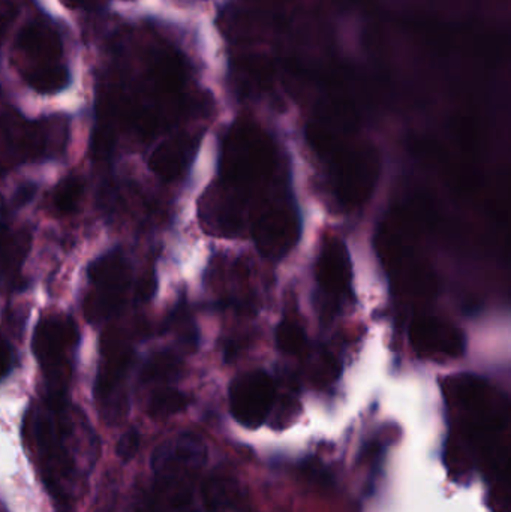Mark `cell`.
Listing matches in <instances>:
<instances>
[{"instance_id": "obj_19", "label": "cell", "mask_w": 511, "mask_h": 512, "mask_svg": "<svg viewBox=\"0 0 511 512\" xmlns=\"http://www.w3.org/2000/svg\"><path fill=\"white\" fill-rule=\"evenodd\" d=\"M84 195V180L80 176L65 177L53 191V206L62 215H71L80 206Z\"/></svg>"}, {"instance_id": "obj_7", "label": "cell", "mask_w": 511, "mask_h": 512, "mask_svg": "<svg viewBox=\"0 0 511 512\" xmlns=\"http://www.w3.org/2000/svg\"><path fill=\"white\" fill-rule=\"evenodd\" d=\"M275 396L272 378L263 370L240 375L230 388L231 414L246 429H258L269 418Z\"/></svg>"}, {"instance_id": "obj_2", "label": "cell", "mask_w": 511, "mask_h": 512, "mask_svg": "<svg viewBox=\"0 0 511 512\" xmlns=\"http://www.w3.org/2000/svg\"><path fill=\"white\" fill-rule=\"evenodd\" d=\"M206 460V445L192 433L159 445L152 457V483L135 512H200V475Z\"/></svg>"}, {"instance_id": "obj_12", "label": "cell", "mask_w": 511, "mask_h": 512, "mask_svg": "<svg viewBox=\"0 0 511 512\" xmlns=\"http://www.w3.org/2000/svg\"><path fill=\"white\" fill-rule=\"evenodd\" d=\"M200 501L209 512H236L242 508L245 495L236 477L219 471L200 484Z\"/></svg>"}, {"instance_id": "obj_1", "label": "cell", "mask_w": 511, "mask_h": 512, "mask_svg": "<svg viewBox=\"0 0 511 512\" xmlns=\"http://www.w3.org/2000/svg\"><path fill=\"white\" fill-rule=\"evenodd\" d=\"M26 438L48 492L60 505L69 507L77 489L78 462L68 400L45 397L33 406L27 412Z\"/></svg>"}, {"instance_id": "obj_22", "label": "cell", "mask_w": 511, "mask_h": 512, "mask_svg": "<svg viewBox=\"0 0 511 512\" xmlns=\"http://www.w3.org/2000/svg\"><path fill=\"white\" fill-rule=\"evenodd\" d=\"M12 363H14V354H12L11 346L5 340L0 339V378L9 373Z\"/></svg>"}, {"instance_id": "obj_9", "label": "cell", "mask_w": 511, "mask_h": 512, "mask_svg": "<svg viewBox=\"0 0 511 512\" xmlns=\"http://www.w3.org/2000/svg\"><path fill=\"white\" fill-rule=\"evenodd\" d=\"M411 342L422 354L456 357L464 351L462 334L453 325L435 318H419L411 325Z\"/></svg>"}, {"instance_id": "obj_20", "label": "cell", "mask_w": 511, "mask_h": 512, "mask_svg": "<svg viewBox=\"0 0 511 512\" xmlns=\"http://www.w3.org/2000/svg\"><path fill=\"white\" fill-rule=\"evenodd\" d=\"M276 343L285 354L296 355L303 351L306 345L305 331L299 322L285 319L276 331Z\"/></svg>"}, {"instance_id": "obj_10", "label": "cell", "mask_w": 511, "mask_h": 512, "mask_svg": "<svg viewBox=\"0 0 511 512\" xmlns=\"http://www.w3.org/2000/svg\"><path fill=\"white\" fill-rule=\"evenodd\" d=\"M201 219L212 231L231 233L240 224V203L237 189L227 183L213 186L201 201Z\"/></svg>"}, {"instance_id": "obj_24", "label": "cell", "mask_w": 511, "mask_h": 512, "mask_svg": "<svg viewBox=\"0 0 511 512\" xmlns=\"http://www.w3.org/2000/svg\"><path fill=\"white\" fill-rule=\"evenodd\" d=\"M15 11L12 8L0 9V42L5 38L6 32H8L9 24L14 20Z\"/></svg>"}, {"instance_id": "obj_17", "label": "cell", "mask_w": 511, "mask_h": 512, "mask_svg": "<svg viewBox=\"0 0 511 512\" xmlns=\"http://www.w3.org/2000/svg\"><path fill=\"white\" fill-rule=\"evenodd\" d=\"M180 373V360L168 351L155 352L144 364L141 378L146 384H168Z\"/></svg>"}, {"instance_id": "obj_5", "label": "cell", "mask_w": 511, "mask_h": 512, "mask_svg": "<svg viewBox=\"0 0 511 512\" xmlns=\"http://www.w3.org/2000/svg\"><path fill=\"white\" fill-rule=\"evenodd\" d=\"M92 291L84 303V313L92 324H101L119 312L131 285V264L120 249L99 256L90 264Z\"/></svg>"}, {"instance_id": "obj_21", "label": "cell", "mask_w": 511, "mask_h": 512, "mask_svg": "<svg viewBox=\"0 0 511 512\" xmlns=\"http://www.w3.org/2000/svg\"><path fill=\"white\" fill-rule=\"evenodd\" d=\"M138 448H140V433L135 429L129 430L120 438L119 445H117V456L123 462H129L138 453Z\"/></svg>"}, {"instance_id": "obj_11", "label": "cell", "mask_w": 511, "mask_h": 512, "mask_svg": "<svg viewBox=\"0 0 511 512\" xmlns=\"http://www.w3.org/2000/svg\"><path fill=\"white\" fill-rule=\"evenodd\" d=\"M317 277L318 283L327 294H342L350 286V255L339 240H329L323 246V251L318 256Z\"/></svg>"}, {"instance_id": "obj_18", "label": "cell", "mask_w": 511, "mask_h": 512, "mask_svg": "<svg viewBox=\"0 0 511 512\" xmlns=\"http://www.w3.org/2000/svg\"><path fill=\"white\" fill-rule=\"evenodd\" d=\"M189 400L182 391L171 387H161L150 396L147 411L153 418H168L179 414L188 406Z\"/></svg>"}, {"instance_id": "obj_8", "label": "cell", "mask_w": 511, "mask_h": 512, "mask_svg": "<svg viewBox=\"0 0 511 512\" xmlns=\"http://www.w3.org/2000/svg\"><path fill=\"white\" fill-rule=\"evenodd\" d=\"M252 227L258 249L273 258L287 254L299 236L296 213L281 204H266Z\"/></svg>"}, {"instance_id": "obj_16", "label": "cell", "mask_w": 511, "mask_h": 512, "mask_svg": "<svg viewBox=\"0 0 511 512\" xmlns=\"http://www.w3.org/2000/svg\"><path fill=\"white\" fill-rule=\"evenodd\" d=\"M24 80L35 92L41 95H54L69 84V72L65 66L57 63L35 65L27 69Z\"/></svg>"}, {"instance_id": "obj_14", "label": "cell", "mask_w": 511, "mask_h": 512, "mask_svg": "<svg viewBox=\"0 0 511 512\" xmlns=\"http://www.w3.org/2000/svg\"><path fill=\"white\" fill-rule=\"evenodd\" d=\"M17 47L24 56L39 62V65L56 63L62 54V41L56 30L42 23L24 27L18 35Z\"/></svg>"}, {"instance_id": "obj_6", "label": "cell", "mask_w": 511, "mask_h": 512, "mask_svg": "<svg viewBox=\"0 0 511 512\" xmlns=\"http://www.w3.org/2000/svg\"><path fill=\"white\" fill-rule=\"evenodd\" d=\"M131 355V346L119 330L107 331L102 336L95 396L107 420L117 421L125 414V379Z\"/></svg>"}, {"instance_id": "obj_4", "label": "cell", "mask_w": 511, "mask_h": 512, "mask_svg": "<svg viewBox=\"0 0 511 512\" xmlns=\"http://www.w3.org/2000/svg\"><path fill=\"white\" fill-rule=\"evenodd\" d=\"M273 147L270 141L251 126L237 129L228 137L222 155L224 183L231 188H248L266 179L273 170Z\"/></svg>"}, {"instance_id": "obj_15", "label": "cell", "mask_w": 511, "mask_h": 512, "mask_svg": "<svg viewBox=\"0 0 511 512\" xmlns=\"http://www.w3.org/2000/svg\"><path fill=\"white\" fill-rule=\"evenodd\" d=\"M150 78L156 92L164 98L179 95L185 83V68L176 54L165 53L159 56L150 69Z\"/></svg>"}, {"instance_id": "obj_13", "label": "cell", "mask_w": 511, "mask_h": 512, "mask_svg": "<svg viewBox=\"0 0 511 512\" xmlns=\"http://www.w3.org/2000/svg\"><path fill=\"white\" fill-rule=\"evenodd\" d=\"M195 144L191 138L180 135L156 147L149 159V167L156 176L171 182L182 176L194 155Z\"/></svg>"}, {"instance_id": "obj_3", "label": "cell", "mask_w": 511, "mask_h": 512, "mask_svg": "<svg viewBox=\"0 0 511 512\" xmlns=\"http://www.w3.org/2000/svg\"><path fill=\"white\" fill-rule=\"evenodd\" d=\"M78 343V330L69 316H48L36 325L32 349L41 366L50 399L66 400L71 382V355Z\"/></svg>"}, {"instance_id": "obj_23", "label": "cell", "mask_w": 511, "mask_h": 512, "mask_svg": "<svg viewBox=\"0 0 511 512\" xmlns=\"http://www.w3.org/2000/svg\"><path fill=\"white\" fill-rule=\"evenodd\" d=\"M63 5L68 6V8L72 9H92L98 8L102 3L107 2V0H62Z\"/></svg>"}]
</instances>
